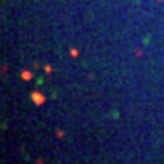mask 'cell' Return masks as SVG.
Segmentation results:
<instances>
[{"label":"cell","mask_w":164,"mask_h":164,"mask_svg":"<svg viewBox=\"0 0 164 164\" xmlns=\"http://www.w3.org/2000/svg\"><path fill=\"white\" fill-rule=\"evenodd\" d=\"M30 99H32V102H34L35 105H42V104H45V95L40 92H37V90H34V92L30 94Z\"/></svg>","instance_id":"cell-1"},{"label":"cell","mask_w":164,"mask_h":164,"mask_svg":"<svg viewBox=\"0 0 164 164\" xmlns=\"http://www.w3.org/2000/svg\"><path fill=\"white\" fill-rule=\"evenodd\" d=\"M20 79H22V81H32V79H34V74H32L30 70H22V72H20Z\"/></svg>","instance_id":"cell-2"},{"label":"cell","mask_w":164,"mask_h":164,"mask_svg":"<svg viewBox=\"0 0 164 164\" xmlns=\"http://www.w3.org/2000/svg\"><path fill=\"white\" fill-rule=\"evenodd\" d=\"M44 70H45L47 74H50V72H52V67H50V65H45V67H44Z\"/></svg>","instance_id":"cell-3"},{"label":"cell","mask_w":164,"mask_h":164,"mask_svg":"<svg viewBox=\"0 0 164 164\" xmlns=\"http://www.w3.org/2000/svg\"><path fill=\"white\" fill-rule=\"evenodd\" d=\"M70 55H72V57H77L79 54H77V50H76V49H72V50H70Z\"/></svg>","instance_id":"cell-4"}]
</instances>
